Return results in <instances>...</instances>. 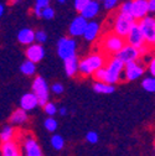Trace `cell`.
I'll use <instances>...</instances> for the list:
<instances>
[{
  "instance_id": "obj_7",
  "label": "cell",
  "mask_w": 155,
  "mask_h": 156,
  "mask_svg": "<svg viewBox=\"0 0 155 156\" xmlns=\"http://www.w3.org/2000/svg\"><path fill=\"white\" fill-rule=\"evenodd\" d=\"M32 93L36 95L38 105L44 107L49 102V94H50V87L45 78L36 77L32 82Z\"/></svg>"
},
{
  "instance_id": "obj_23",
  "label": "cell",
  "mask_w": 155,
  "mask_h": 156,
  "mask_svg": "<svg viewBox=\"0 0 155 156\" xmlns=\"http://www.w3.org/2000/svg\"><path fill=\"white\" fill-rule=\"evenodd\" d=\"M93 89L96 93H99V94H110L115 90V87L113 84L104 83V82H96L93 84Z\"/></svg>"
},
{
  "instance_id": "obj_30",
  "label": "cell",
  "mask_w": 155,
  "mask_h": 156,
  "mask_svg": "<svg viewBox=\"0 0 155 156\" xmlns=\"http://www.w3.org/2000/svg\"><path fill=\"white\" fill-rule=\"evenodd\" d=\"M42 108H44V112H45L49 116H53V115L57 113V107H56V104L52 103V102H50V101H49Z\"/></svg>"
},
{
  "instance_id": "obj_14",
  "label": "cell",
  "mask_w": 155,
  "mask_h": 156,
  "mask_svg": "<svg viewBox=\"0 0 155 156\" xmlns=\"http://www.w3.org/2000/svg\"><path fill=\"white\" fill-rule=\"evenodd\" d=\"M87 20L85 17H82L80 14L77 15L73 20L71 21L70 26H68V34L71 37H80L83 35L85 29L87 26Z\"/></svg>"
},
{
  "instance_id": "obj_6",
  "label": "cell",
  "mask_w": 155,
  "mask_h": 156,
  "mask_svg": "<svg viewBox=\"0 0 155 156\" xmlns=\"http://www.w3.org/2000/svg\"><path fill=\"white\" fill-rule=\"evenodd\" d=\"M77 51V42L73 37H67L63 36L57 41V55L61 60H66V58L76 56Z\"/></svg>"
},
{
  "instance_id": "obj_42",
  "label": "cell",
  "mask_w": 155,
  "mask_h": 156,
  "mask_svg": "<svg viewBox=\"0 0 155 156\" xmlns=\"http://www.w3.org/2000/svg\"><path fill=\"white\" fill-rule=\"evenodd\" d=\"M20 2H21V0H10V2H9V3L14 5V4H19V3H20Z\"/></svg>"
},
{
  "instance_id": "obj_21",
  "label": "cell",
  "mask_w": 155,
  "mask_h": 156,
  "mask_svg": "<svg viewBox=\"0 0 155 156\" xmlns=\"http://www.w3.org/2000/svg\"><path fill=\"white\" fill-rule=\"evenodd\" d=\"M29 120V115L27 112L23 110L21 108H17L15 109L11 115H10V123L13 125H23Z\"/></svg>"
},
{
  "instance_id": "obj_3",
  "label": "cell",
  "mask_w": 155,
  "mask_h": 156,
  "mask_svg": "<svg viewBox=\"0 0 155 156\" xmlns=\"http://www.w3.org/2000/svg\"><path fill=\"white\" fill-rule=\"evenodd\" d=\"M106 72H107V83L109 84H117L119 82H123V69L124 63L121 62L118 58L110 57L106 62Z\"/></svg>"
},
{
  "instance_id": "obj_18",
  "label": "cell",
  "mask_w": 155,
  "mask_h": 156,
  "mask_svg": "<svg viewBox=\"0 0 155 156\" xmlns=\"http://www.w3.org/2000/svg\"><path fill=\"white\" fill-rule=\"evenodd\" d=\"M38 107V102H37V98L36 95L32 93V92H29V93H25L21 99H20V108L25 112H30V110H34L35 108Z\"/></svg>"
},
{
  "instance_id": "obj_24",
  "label": "cell",
  "mask_w": 155,
  "mask_h": 156,
  "mask_svg": "<svg viewBox=\"0 0 155 156\" xmlns=\"http://www.w3.org/2000/svg\"><path fill=\"white\" fill-rule=\"evenodd\" d=\"M20 72L24 76H27V77L34 76L36 73V63H34L29 60H25L20 66Z\"/></svg>"
},
{
  "instance_id": "obj_29",
  "label": "cell",
  "mask_w": 155,
  "mask_h": 156,
  "mask_svg": "<svg viewBox=\"0 0 155 156\" xmlns=\"http://www.w3.org/2000/svg\"><path fill=\"white\" fill-rule=\"evenodd\" d=\"M47 41V34L44 31V30H37L35 31V42L36 44H45Z\"/></svg>"
},
{
  "instance_id": "obj_22",
  "label": "cell",
  "mask_w": 155,
  "mask_h": 156,
  "mask_svg": "<svg viewBox=\"0 0 155 156\" xmlns=\"http://www.w3.org/2000/svg\"><path fill=\"white\" fill-rule=\"evenodd\" d=\"M16 135V130L13 125H4L3 129L0 130V143H8V141H13L15 139Z\"/></svg>"
},
{
  "instance_id": "obj_5",
  "label": "cell",
  "mask_w": 155,
  "mask_h": 156,
  "mask_svg": "<svg viewBox=\"0 0 155 156\" xmlns=\"http://www.w3.org/2000/svg\"><path fill=\"white\" fill-rule=\"evenodd\" d=\"M137 23L143 34L145 44L153 47L155 44V17L153 15H146L145 17H143L142 20Z\"/></svg>"
},
{
  "instance_id": "obj_10",
  "label": "cell",
  "mask_w": 155,
  "mask_h": 156,
  "mask_svg": "<svg viewBox=\"0 0 155 156\" xmlns=\"http://www.w3.org/2000/svg\"><path fill=\"white\" fill-rule=\"evenodd\" d=\"M23 149H24L23 156H44L40 145H38V143L36 141V139L31 134H27L24 138Z\"/></svg>"
},
{
  "instance_id": "obj_34",
  "label": "cell",
  "mask_w": 155,
  "mask_h": 156,
  "mask_svg": "<svg viewBox=\"0 0 155 156\" xmlns=\"http://www.w3.org/2000/svg\"><path fill=\"white\" fill-rule=\"evenodd\" d=\"M130 8H132V2H130V0H127V2L121 4L119 12H122V14H130Z\"/></svg>"
},
{
  "instance_id": "obj_25",
  "label": "cell",
  "mask_w": 155,
  "mask_h": 156,
  "mask_svg": "<svg viewBox=\"0 0 155 156\" xmlns=\"http://www.w3.org/2000/svg\"><path fill=\"white\" fill-rule=\"evenodd\" d=\"M51 145H52V147L55 150L60 151L65 146V139L60 134H55V135H52V138H51Z\"/></svg>"
},
{
  "instance_id": "obj_27",
  "label": "cell",
  "mask_w": 155,
  "mask_h": 156,
  "mask_svg": "<svg viewBox=\"0 0 155 156\" xmlns=\"http://www.w3.org/2000/svg\"><path fill=\"white\" fill-rule=\"evenodd\" d=\"M44 126L47 131L53 133V131H56L57 126H59V123H57V120L53 118V116H47V118L45 119V122H44Z\"/></svg>"
},
{
  "instance_id": "obj_41",
  "label": "cell",
  "mask_w": 155,
  "mask_h": 156,
  "mask_svg": "<svg viewBox=\"0 0 155 156\" xmlns=\"http://www.w3.org/2000/svg\"><path fill=\"white\" fill-rule=\"evenodd\" d=\"M4 12H5V6H4V4L0 3V17L4 15Z\"/></svg>"
},
{
  "instance_id": "obj_15",
  "label": "cell",
  "mask_w": 155,
  "mask_h": 156,
  "mask_svg": "<svg viewBox=\"0 0 155 156\" xmlns=\"http://www.w3.org/2000/svg\"><path fill=\"white\" fill-rule=\"evenodd\" d=\"M101 24L97 23L94 20H89L87 23V26L85 29V32H83V38L87 41V42H93L98 38L99 34H101Z\"/></svg>"
},
{
  "instance_id": "obj_43",
  "label": "cell",
  "mask_w": 155,
  "mask_h": 156,
  "mask_svg": "<svg viewBox=\"0 0 155 156\" xmlns=\"http://www.w3.org/2000/svg\"><path fill=\"white\" fill-rule=\"evenodd\" d=\"M66 2H67V0H57V3H59V4H66Z\"/></svg>"
},
{
  "instance_id": "obj_26",
  "label": "cell",
  "mask_w": 155,
  "mask_h": 156,
  "mask_svg": "<svg viewBox=\"0 0 155 156\" xmlns=\"http://www.w3.org/2000/svg\"><path fill=\"white\" fill-rule=\"evenodd\" d=\"M142 87L144 90L149 92V93H154L155 92V78L154 77H145L142 81Z\"/></svg>"
},
{
  "instance_id": "obj_11",
  "label": "cell",
  "mask_w": 155,
  "mask_h": 156,
  "mask_svg": "<svg viewBox=\"0 0 155 156\" xmlns=\"http://www.w3.org/2000/svg\"><path fill=\"white\" fill-rule=\"evenodd\" d=\"M113 57L118 58V60L121 62H123L124 65L128 63V62L138 61L139 58H140L139 57V53H138V50L135 48V47H133V46H130V45H128V44H125Z\"/></svg>"
},
{
  "instance_id": "obj_9",
  "label": "cell",
  "mask_w": 155,
  "mask_h": 156,
  "mask_svg": "<svg viewBox=\"0 0 155 156\" xmlns=\"http://www.w3.org/2000/svg\"><path fill=\"white\" fill-rule=\"evenodd\" d=\"M124 40H125V44H128L135 48H139L143 45H145V40H144L143 34H142L137 21L132 25V27H130V30H129V32Z\"/></svg>"
},
{
  "instance_id": "obj_37",
  "label": "cell",
  "mask_w": 155,
  "mask_h": 156,
  "mask_svg": "<svg viewBox=\"0 0 155 156\" xmlns=\"http://www.w3.org/2000/svg\"><path fill=\"white\" fill-rule=\"evenodd\" d=\"M150 46L149 45H143L142 47H139V48H137L138 50V53H139V57H145L148 53H149V51H150Z\"/></svg>"
},
{
  "instance_id": "obj_31",
  "label": "cell",
  "mask_w": 155,
  "mask_h": 156,
  "mask_svg": "<svg viewBox=\"0 0 155 156\" xmlns=\"http://www.w3.org/2000/svg\"><path fill=\"white\" fill-rule=\"evenodd\" d=\"M41 17L45 19V20H52V19L55 17V10L51 6H46L41 10Z\"/></svg>"
},
{
  "instance_id": "obj_40",
  "label": "cell",
  "mask_w": 155,
  "mask_h": 156,
  "mask_svg": "<svg viewBox=\"0 0 155 156\" xmlns=\"http://www.w3.org/2000/svg\"><path fill=\"white\" fill-rule=\"evenodd\" d=\"M57 112L60 113V115H61V116H66V115H67V113H68V110H67L65 107L60 108V110H57Z\"/></svg>"
},
{
  "instance_id": "obj_4",
  "label": "cell",
  "mask_w": 155,
  "mask_h": 156,
  "mask_svg": "<svg viewBox=\"0 0 155 156\" xmlns=\"http://www.w3.org/2000/svg\"><path fill=\"white\" fill-rule=\"evenodd\" d=\"M134 23H135V20L130 14H122L118 11L117 15L114 16V20H113V25H112L113 31L112 32L118 35L122 38H125Z\"/></svg>"
},
{
  "instance_id": "obj_28",
  "label": "cell",
  "mask_w": 155,
  "mask_h": 156,
  "mask_svg": "<svg viewBox=\"0 0 155 156\" xmlns=\"http://www.w3.org/2000/svg\"><path fill=\"white\" fill-rule=\"evenodd\" d=\"M92 76L94 77L96 82H104V83H107V72H106V68L104 67L97 69Z\"/></svg>"
},
{
  "instance_id": "obj_19",
  "label": "cell",
  "mask_w": 155,
  "mask_h": 156,
  "mask_svg": "<svg viewBox=\"0 0 155 156\" xmlns=\"http://www.w3.org/2000/svg\"><path fill=\"white\" fill-rule=\"evenodd\" d=\"M17 41L24 46H29L35 42V31L30 27H24L17 32Z\"/></svg>"
},
{
  "instance_id": "obj_45",
  "label": "cell",
  "mask_w": 155,
  "mask_h": 156,
  "mask_svg": "<svg viewBox=\"0 0 155 156\" xmlns=\"http://www.w3.org/2000/svg\"><path fill=\"white\" fill-rule=\"evenodd\" d=\"M21 156H23V155H21Z\"/></svg>"
},
{
  "instance_id": "obj_20",
  "label": "cell",
  "mask_w": 155,
  "mask_h": 156,
  "mask_svg": "<svg viewBox=\"0 0 155 156\" xmlns=\"http://www.w3.org/2000/svg\"><path fill=\"white\" fill-rule=\"evenodd\" d=\"M63 65H65V72L68 77H74L78 73V57L77 56L63 60Z\"/></svg>"
},
{
  "instance_id": "obj_17",
  "label": "cell",
  "mask_w": 155,
  "mask_h": 156,
  "mask_svg": "<svg viewBox=\"0 0 155 156\" xmlns=\"http://www.w3.org/2000/svg\"><path fill=\"white\" fill-rule=\"evenodd\" d=\"M0 154H2V156H21L23 155L19 143L15 140L3 143L2 146H0Z\"/></svg>"
},
{
  "instance_id": "obj_2",
  "label": "cell",
  "mask_w": 155,
  "mask_h": 156,
  "mask_svg": "<svg viewBox=\"0 0 155 156\" xmlns=\"http://www.w3.org/2000/svg\"><path fill=\"white\" fill-rule=\"evenodd\" d=\"M125 45V40L122 37H119L118 35H115L113 32H108L106 34L102 40L99 42V46H101V52L106 56H114L115 53H117L123 46Z\"/></svg>"
},
{
  "instance_id": "obj_12",
  "label": "cell",
  "mask_w": 155,
  "mask_h": 156,
  "mask_svg": "<svg viewBox=\"0 0 155 156\" xmlns=\"http://www.w3.org/2000/svg\"><path fill=\"white\" fill-rule=\"evenodd\" d=\"M132 2V8H130V15L135 21L142 20L143 17L149 15V9H148V2L146 0H130Z\"/></svg>"
},
{
  "instance_id": "obj_36",
  "label": "cell",
  "mask_w": 155,
  "mask_h": 156,
  "mask_svg": "<svg viewBox=\"0 0 155 156\" xmlns=\"http://www.w3.org/2000/svg\"><path fill=\"white\" fill-rule=\"evenodd\" d=\"M50 3H51V0H36L35 2V8L42 10L44 8L50 6Z\"/></svg>"
},
{
  "instance_id": "obj_8",
  "label": "cell",
  "mask_w": 155,
  "mask_h": 156,
  "mask_svg": "<svg viewBox=\"0 0 155 156\" xmlns=\"http://www.w3.org/2000/svg\"><path fill=\"white\" fill-rule=\"evenodd\" d=\"M145 72V66L138 61H133V62H128L124 65V69H123V81L125 82H130V81H135L138 80L139 77H142Z\"/></svg>"
},
{
  "instance_id": "obj_44",
  "label": "cell",
  "mask_w": 155,
  "mask_h": 156,
  "mask_svg": "<svg viewBox=\"0 0 155 156\" xmlns=\"http://www.w3.org/2000/svg\"><path fill=\"white\" fill-rule=\"evenodd\" d=\"M98 2H104V0H98Z\"/></svg>"
},
{
  "instance_id": "obj_16",
  "label": "cell",
  "mask_w": 155,
  "mask_h": 156,
  "mask_svg": "<svg viewBox=\"0 0 155 156\" xmlns=\"http://www.w3.org/2000/svg\"><path fill=\"white\" fill-rule=\"evenodd\" d=\"M99 10H101V4L98 0H91L86 5V8L80 12V15L82 17H85L87 21H89V20H93V19L99 14Z\"/></svg>"
},
{
  "instance_id": "obj_33",
  "label": "cell",
  "mask_w": 155,
  "mask_h": 156,
  "mask_svg": "<svg viewBox=\"0 0 155 156\" xmlns=\"http://www.w3.org/2000/svg\"><path fill=\"white\" fill-rule=\"evenodd\" d=\"M86 139H87V141L89 144H97V143H98V140H99V136H98V134H97L96 131H88L86 134Z\"/></svg>"
},
{
  "instance_id": "obj_38",
  "label": "cell",
  "mask_w": 155,
  "mask_h": 156,
  "mask_svg": "<svg viewBox=\"0 0 155 156\" xmlns=\"http://www.w3.org/2000/svg\"><path fill=\"white\" fill-rule=\"evenodd\" d=\"M148 68H149V72H150V76L154 77L155 76V58L151 56L150 57V61L148 63Z\"/></svg>"
},
{
  "instance_id": "obj_32",
  "label": "cell",
  "mask_w": 155,
  "mask_h": 156,
  "mask_svg": "<svg viewBox=\"0 0 155 156\" xmlns=\"http://www.w3.org/2000/svg\"><path fill=\"white\" fill-rule=\"evenodd\" d=\"M89 2H91V0H74V2H73V6H74L76 11L80 14V12L86 8V5H87Z\"/></svg>"
},
{
  "instance_id": "obj_35",
  "label": "cell",
  "mask_w": 155,
  "mask_h": 156,
  "mask_svg": "<svg viewBox=\"0 0 155 156\" xmlns=\"http://www.w3.org/2000/svg\"><path fill=\"white\" fill-rule=\"evenodd\" d=\"M51 90H52V93H55V94H57V95H60V94L63 93L65 88H63V86H62L60 82H56V83H53V84L51 86Z\"/></svg>"
},
{
  "instance_id": "obj_1",
  "label": "cell",
  "mask_w": 155,
  "mask_h": 156,
  "mask_svg": "<svg viewBox=\"0 0 155 156\" xmlns=\"http://www.w3.org/2000/svg\"><path fill=\"white\" fill-rule=\"evenodd\" d=\"M107 56L102 52H96L86 56L82 60H78V72L83 77L92 76L97 69H99L106 66L107 62Z\"/></svg>"
},
{
  "instance_id": "obj_39",
  "label": "cell",
  "mask_w": 155,
  "mask_h": 156,
  "mask_svg": "<svg viewBox=\"0 0 155 156\" xmlns=\"http://www.w3.org/2000/svg\"><path fill=\"white\" fill-rule=\"evenodd\" d=\"M148 2V9H149V12L153 14L155 11V0H146Z\"/></svg>"
},
{
  "instance_id": "obj_13",
  "label": "cell",
  "mask_w": 155,
  "mask_h": 156,
  "mask_svg": "<svg viewBox=\"0 0 155 156\" xmlns=\"http://www.w3.org/2000/svg\"><path fill=\"white\" fill-rule=\"evenodd\" d=\"M25 56H26V60H29L34 63H38L40 61H42L45 57V48L42 45L34 42L27 46V48L25 51Z\"/></svg>"
}]
</instances>
